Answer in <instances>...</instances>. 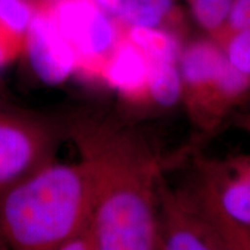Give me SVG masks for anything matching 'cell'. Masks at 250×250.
<instances>
[{
    "mask_svg": "<svg viewBox=\"0 0 250 250\" xmlns=\"http://www.w3.org/2000/svg\"><path fill=\"white\" fill-rule=\"evenodd\" d=\"M94 205L87 165L51 164L0 190V227L18 250H59L87 232Z\"/></svg>",
    "mask_w": 250,
    "mask_h": 250,
    "instance_id": "1",
    "label": "cell"
},
{
    "mask_svg": "<svg viewBox=\"0 0 250 250\" xmlns=\"http://www.w3.org/2000/svg\"><path fill=\"white\" fill-rule=\"evenodd\" d=\"M68 126L54 118L0 110V190L50 165Z\"/></svg>",
    "mask_w": 250,
    "mask_h": 250,
    "instance_id": "2",
    "label": "cell"
},
{
    "mask_svg": "<svg viewBox=\"0 0 250 250\" xmlns=\"http://www.w3.org/2000/svg\"><path fill=\"white\" fill-rule=\"evenodd\" d=\"M87 232L94 249H152L155 226L147 187L130 188L96 198Z\"/></svg>",
    "mask_w": 250,
    "mask_h": 250,
    "instance_id": "3",
    "label": "cell"
},
{
    "mask_svg": "<svg viewBox=\"0 0 250 250\" xmlns=\"http://www.w3.org/2000/svg\"><path fill=\"white\" fill-rule=\"evenodd\" d=\"M77 56V67L105 64L123 31L94 0H61L48 9Z\"/></svg>",
    "mask_w": 250,
    "mask_h": 250,
    "instance_id": "4",
    "label": "cell"
},
{
    "mask_svg": "<svg viewBox=\"0 0 250 250\" xmlns=\"http://www.w3.org/2000/svg\"><path fill=\"white\" fill-rule=\"evenodd\" d=\"M24 51L43 83H64L77 68V56L49 11H35L24 40Z\"/></svg>",
    "mask_w": 250,
    "mask_h": 250,
    "instance_id": "5",
    "label": "cell"
},
{
    "mask_svg": "<svg viewBox=\"0 0 250 250\" xmlns=\"http://www.w3.org/2000/svg\"><path fill=\"white\" fill-rule=\"evenodd\" d=\"M108 83L125 95H137L147 88L148 61L144 52L125 36L124 30L104 64Z\"/></svg>",
    "mask_w": 250,
    "mask_h": 250,
    "instance_id": "6",
    "label": "cell"
},
{
    "mask_svg": "<svg viewBox=\"0 0 250 250\" xmlns=\"http://www.w3.org/2000/svg\"><path fill=\"white\" fill-rule=\"evenodd\" d=\"M179 61L182 79L192 86L215 83L229 62L226 52L208 41L192 42L181 51Z\"/></svg>",
    "mask_w": 250,
    "mask_h": 250,
    "instance_id": "7",
    "label": "cell"
},
{
    "mask_svg": "<svg viewBox=\"0 0 250 250\" xmlns=\"http://www.w3.org/2000/svg\"><path fill=\"white\" fill-rule=\"evenodd\" d=\"M34 14L27 0H0V45L12 58L23 50Z\"/></svg>",
    "mask_w": 250,
    "mask_h": 250,
    "instance_id": "8",
    "label": "cell"
},
{
    "mask_svg": "<svg viewBox=\"0 0 250 250\" xmlns=\"http://www.w3.org/2000/svg\"><path fill=\"white\" fill-rule=\"evenodd\" d=\"M125 36L145 54L148 61H179L181 44L176 35L165 28L123 27Z\"/></svg>",
    "mask_w": 250,
    "mask_h": 250,
    "instance_id": "9",
    "label": "cell"
},
{
    "mask_svg": "<svg viewBox=\"0 0 250 250\" xmlns=\"http://www.w3.org/2000/svg\"><path fill=\"white\" fill-rule=\"evenodd\" d=\"M174 9L175 0H125L117 21L122 27L162 28Z\"/></svg>",
    "mask_w": 250,
    "mask_h": 250,
    "instance_id": "10",
    "label": "cell"
},
{
    "mask_svg": "<svg viewBox=\"0 0 250 250\" xmlns=\"http://www.w3.org/2000/svg\"><path fill=\"white\" fill-rule=\"evenodd\" d=\"M147 89L154 101L162 107H171L179 101L182 76L176 62L148 61Z\"/></svg>",
    "mask_w": 250,
    "mask_h": 250,
    "instance_id": "11",
    "label": "cell"
},
{
    "mask_svg": "<svg viewBox=\"0 0 250 250\" xmlns=\"http://www.w3.org/2000/svg\"><path fill=\"white\" fill-rule=\"evenodd\" d=\"M196 21L208 31L225 26L233 0H188Z\"/></svg>",
    "mask_w": 250,
    "mask_h": 250,
    "instance_id": "12",
    "label": "cell"
},
{
    "mask_svg": "<svg viewBox=\"0 0 250 250\" xmlns=\"http://www.w3.org/2000/svg\"><path fill=\"white\" fill-rule=\"evenodd\" d=\"M223 206L234 220L250 224V182L237 181L226 188L223 195Z\"/></svg>",
    "mask_w": 250,
    "mask_h": 250,
    "instance_id": "13",
    "label": "cell"
},
{
    "mask_svg": "<svg viewBox=\"0 0 250 250\" xmlns=\"http://www.w3.org/2000/svg\"><path fill=\"white\" fill-rule=\"evenodd\" d=\"M226 56L234 67L250 76V27L230 34Z\"/></svg>",
    "mask_w": 250,
    "mask_h": 250,
    "instance_id": "14",
    "label": "cell"
},
{
    "mask_svg": "<svg viewBox=\"0 0 250 250\" xmlns=\"http://www.w3.org/2000/svg\"><path fill=\"white\" fill-rule=\"evenodd\" d=\"M249 79L250 76L242 73L241 71L234 67L230 62H228L215 85L224 94L232 96L243 92L249 86Z\"/></svg>",
    "mask_w": 250,
    "mask_h": 250,
    "instance_id": "15",
    "label": "cell"
},
{
    "mask_svg": "<svg viewBox=\"0 0 250 250\" xmlns=\"http://www.w3.org/2000/svg\"><path fill=\"white\" fill-rule=\"evenodd\" d=\"M225 26L230 34L250 27V0H233Z\"/></svg>",
    "mask_w": 250,
    "mask_h": 250,
    "instance_id": "16",
    "label": "cell"
},
{
    "mask_svg": "<svg viewBox=\"0 0 250 250\" xmlns=\"http://www.w3.org/2000/svg\"><path fill=\"white\" fill-rule=\"evenodd\" d=\"M166 248L168 250H204L208 247L195 233L181 230L168 237Z\"/></svg>",
    "mask_w": 250,
    "mask_h": 250,
    "instance_id": "17",
    "label": "cell"
},
{
    "mask_svg": "<svg viewBox=\"0 0 250 250\" xmlns=\"http://www.w3.org/2000/svg\"><path fill=\"white\" fill-rule=\"evenodd\" d=\"M105 13L117 20L125 0H94Z\"/></svg>",
    "mask_w": 250,
    "mask_h": 250,
    "instance_id": "18",
    "label": "cell"
},
{
    "mask_svg": "<svg viewBox=\"0 0 250 250\" xmlns=\"http://www.w3.org/2000/svg\"><path fill=\"white\" fill-rule=\"evenodd\" d=\"M35 11H48L61 0H27Z\"/></svg>",
    "mask_w": 250,
    "mask_h": 250,
    "instance_id": "19",
    "label": "cell"
},
{
    "mask_svg": "<svg viewBox=\"0 0 250 250\" xmlns=\"http://www.w3.org/2000/svg\"><path fill=\"white\" fill-rule=\"evenodd\" d=\"M9 59H12L11 56H9L8 52L0 45V67H1L5 62H7Z\"/></svg>",
    "mask_w": 250,
    "mask_h": 250,
    "instance_id": "20",
    "label": "cell"
},
{
    "mask_svg": "<svg viewBox=\"0 0 250 250\" xmlns=\"http://www.w3.org/2000/svg\"><path fill=\"white\" fill-rule=\"evenodd\" d=\"M4 242L7 243V241H6V239L4 236V233H2V230H1V227H0V246L4 245ZM0 248H1V247H0Z\"/></svg>",
    "mask_w": 250,
    "mask_h": 250,
    "instance_id": "21",
    "label": "cell"
}]
</instances>
